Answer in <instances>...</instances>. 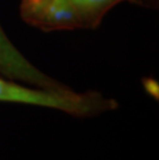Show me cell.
<instances>
[{"instance_id":"277c9868","label":"cell","mask_w":159,"mask_h":160,"mask_svg":"<svg viewBox=\"0 0 159 160\" xmlns=\"http://www.w3.org/2000/svg\"><path fill=\"white\" fill-rule=\"evenodd\" d=\"M158 0H138V5L144 8H157Z\"/></svg>"},{"instance_id":"7a4b0ae2","label":"cell","mask_w":159,"mask_h":160,"mask_svg":"<svg viewBox=\"0 0 159 160\" xmlns=\"http://www.w3.org/2000/svg\"><path fill=\"white\" fill-rule=\"evenodd\" d=\"M138 0H24L31 21L45 32L95 29L112 8Z\"/></svg>"},{"instance_id":"3957f363","label":"cell","mask_w":159,"mask_h":160,"mask_svg":"<svg viewBox=\"0 0 159 160\" xmlns=\"http://www.w3.org/2000/svg\"><path fill=\"white\" fill-rule=\"evenodd\" d=\"M0 73L12 81L54 92L70 91L69 87L39 70L17 49L0 25Z\"/></svg>"},{"instance_id":"6da1fadb","label":"cell","mask_w":159,"mask_h":160,"mask_svg":"<svg viewBox=\"0 0 159 160\" xmlns=\"http://www.w3.org/2000/svg\"><path fill=\"white\" fill-rule=\"evenodd\" d=\"M0 102L53 108L74 117H94L116 110L117 101L96 91L54 92L12 81L0 73Z\"/></svg>"}]
</instances>
